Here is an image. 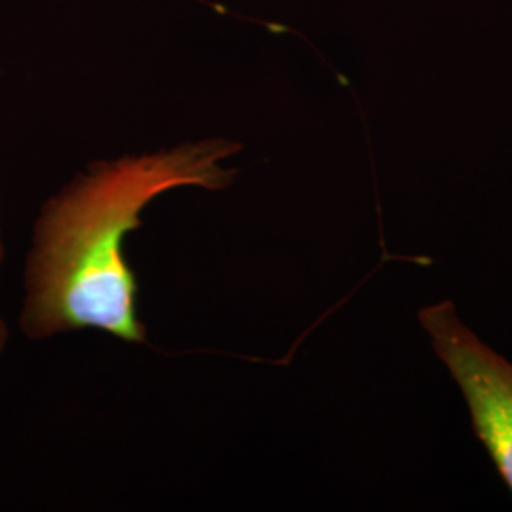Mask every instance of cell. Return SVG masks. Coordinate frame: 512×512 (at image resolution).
I'll return each instance as SVG.
<instances>
[{
	"label": "cell",
	"instance_id": "cell-3",
	"mask_svg": "<svg viewBox=\"0 0 512 512\" xmlns=\"http://www.w3.org/2000/svg\"><path fill=\"white\" fill-rule=\"evenodd\" d=\"M0 256H2V245H0ZM4 342H6V330H4L2 321H0V349L4 346Z\"/></svg>",
	"mask_w": 512,
	"mask_h": 512
},
{
	"label": "cell",
	"instance_id": "cell-1",
	"mask_svg": "<svg viewBox=\"0 0 512 512\" xmlns=\"http://www.w3.org/2000/svg\"><path fill=\"white\" fill-rule=\"evenodd\" d=\"M238 148L215 139L95 164L90 175L48 203L29 260L21 319L27 334L46 338L92 327L126 342H145L147 330L135 313L137 283L124 256L126 236L141 226L148 203L171 188L228 186L234 171L219 162Z\"/></svg>",
	"mask_w": 512,
	"mask_h": 512
},
{
	"label": "cell",
	"instance_id": "cell-2",
	"mask_svg": "<svg viewBox=\"0 0 512 512\" xmlns=\"http://www.w3.org/2000/svg\"><path fill=\"white\" fill-rule=\"evenodd\" d=\"M418 319L461 391L476 437L512 492V361L461 321L452 300L423 306Z\"/></svg>",
	"mask_w": 512,
	"mask_h": 512
}]
</instances>
